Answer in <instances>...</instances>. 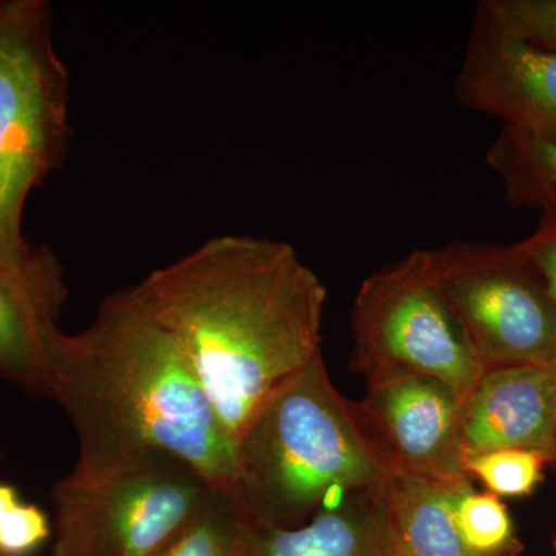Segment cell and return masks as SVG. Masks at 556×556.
I'll return each instance as SVG.
<instances>
[{
    "label": "cell",
    "instance_id": "14",
    "mask_svg": "<svg viewBox=\"0 0 556 556\" xmlns=\"http://www.w3.org/2000/svg\"><path fill=\"white\" fill-rule=\"evenodd\" d=\"M511 207L536 208L556 222V142L503 127L485 153Z\"/></svg>",
    "mask_w": 556,
    "mask_h": 556
},
{
    "label": "cell",
    "instance_id": "9",
    "mask_svg": "<svg viewBox=\"0 0 556 556\" xmlns=\"http://www.w3.org/2000/svg\"><path fill=\"white\" fill-rule=\"evenodd\" d=\"M356 404L365 430L390 475L468 478L464 471L463 402L441 380L393 375L367 380Z\"/></svg>",
    "mask_w": 556,
    "mask_h": 556
},
{
    "label": "cell",
    "instance_id": "8",
    "mask_svg": "<svg viewBox=\"0 0 556 556\" xmlns=\"http://www.w3.org/2000/svg\"><path fill=\"white\" fill-rule=\"evenodd\" d=\"M463 108L503 127L556 142V51L511 30L484 0L477 7L455 83Z\"/></svg>",
    "mask_w": 556,
    "mask_h": 556
},
{
    "label": "cell",
    "instance_id": "20",
    "mask_svg": "<svg viewBox=\"0 0 556 556\" xmlns=\"http://www.w3.org/2000/svg\"><path fill=\"white\" fill-rule=\"evenodd\" d=\"M518 247L540 270L556 302V222L541 218L535 232L518 241Z\"/></svg>",
    "mask_w": 556,
    "mask_h": 556
},
{
    "label": "cell",
    "instance_id": "18",
    "mask_svg": "<svg viewBox=\"0 0 556 556\" xmlns=\"http://www.w3.org/2000/svg\"><path fill=\"white\" fill-rule=\"evenodd\" d=\"M49 536L47 515L21 501L13 485L0 482V556H28Z\"/></svg>",
    "mask_w": 556,
    "mask_h": 556
},
{
    "label": "cell",
    "instance_id": "6",
    "mask_svg": "<svg viewBox=\"0 0 556 556\" xmlns=\"http://www.w3.org/2000/svg\"><path fill=\"white\" fill-rule=\"evenodd\" d=\"M351 367L367 380L430 376L463 404L477 387L484 368L434 280L428 251L376 270L358 288Z\"/></svg>",
    "mask_w": 556,
    "mask_h": 556
},
{
    "label": "cell",
    "instance_id": "11",
    "mask_svg": "<svg viewBox=\"0 0 556 556\" xmlns=\"http://www.w3.org/2000/svg\"><path fill=\"white\" fill-rule=\"evenodd\" d=\"M556 371L514 365L486 369L463 404L464 459L495 450L554 452Z\"/></svg>",
    "mask_w": 556,
    "mask_h": 556
},
{
    "label": "cell",
    "instance_id": "22",
    "mask_svg": "<svg viewBox=\"0 0 556 556\" xmlns=\"http://www.w3.org/2000/svg\"><path fill=\"white\" fill-rule=\"evenodd\" d=\"M554 544H555V548H556V538H555V543Z\"/></svg>",
    "mask_w": 556,
    "mask_h": 556
},
{
    "label": "cell",
    "instance_id": "7",
    "mask_svg": "<svg viewBox=\"0 0 556 556\" xmlns=\"http://www.w3.org/2000/svg\"><path fill=\"white\" fill-rule=\"evenodd\" d=\"M428 258L484 371L514 365L556 371V302L518 243L453 241Z\"/></svg>",
    "mask_w": 556,
    "mask_h": 556
},
{
    "label": "cell",
    "instance_id": "15",
    "mask_svg": "<svg viewBox=\"0 0 556 556\" xmlns=\"http://www.w3.org/2000/svg\"><path fill=\"white\" fill-rule=\"evenodd\" d=\"M247 522L236 495L212 490L195 517L156 556H237Z\"/></svg>",
    "mask_w": 556,
    "mask_h": 556
},
{
    "label": "cell",
    "instance_id": "21",
    "mask_svg": "<svg viewBox=\"0 0 556 556\" xmlns=\"http://www.w3.org/2000/svg\"><path fill=\"white\" fill-rule=\"evenodd\" d=\"M552 464H556V401L554 415V452H552Z\"/></svg>",
    "mask_w": 556,
    "mask_h": 556
},
{
    "label": "cell",
    "instance_id": "10",
    "mask_svg": "<svg viewBox=\"0 0 556 556\" xmlns=\"http://www.w3.org/2000/svg\"><path fill=\"white\" fill-rule=\"evenodd\" d=\"M60 258L36 248L24 265L0 263V376L51 397L50 340L67 300Z\"/></svg>",
    "mask_w": 556,
    "mask_h": 556
},
{
    "label": "cell",
    "instance_id": "1",
    "mask_svg": "<svg viewBox=\"0 0 556 556\" xmlns=\"http://www.w3.org/2000/svg\"><path fill=\"white\" fill-rule=\"evenodd\" d=\"M137 289L177 340L233 447L321 353L328 291L285 241L217 237Z\"/></svg>",
    "mask_w": 556,
    "mask_h": 556
},
{
    "label": "cell",
    "instance_id": "4",
    "mask_svg": "<svg viewBox=\"0 0 556 556\" xmlns=\"http://www.w3.org/2000/svg\"><path fill=\"white\" fill-rule=\"evenodd\" d=\"M68 70L54 49L46 0L0 2V263L24 265L28 197L67 156Z\"/></svg>",
    "mask_w": 556,
    "mask_h": 556
},
{
    "label": "cell",
    "instance_id": "16",
    "mask_svg": "<svg viewBox=\"0 0 556 556\" xmlns=\"http://www.w3.org/2000/svg\"><path fill=\"white\" fill-rule=\"evenodd\" d=\"M456 522L464 546L475 556H518L522 552L510 514L493 493L467 492L457 504Z\"/></svg>",
    "mask_w": 556,
    "mask_h": 556
},
{
    "label": "cell",
    "instance_id": "17",
    "mask_svg": "<svg viewBox=\"0 0 556 556\" xmlns=\"http://www.w3.org/2000/svg\"><path fill=\"white\" fill-rule=\"evenodd\" d=\"M546 464H551L546 456L530 450H495L466 457L464 471L497 497H521L532 495Z\"/></svg>",
    "mask_w": 556,
    "mask_h": 556
},
{
    "label": "cell",
    "instance_id": "13",
    "mask_svg": "<svg viewBox=\"0 0 556 556\" xmlns=\"http://www.w3.org/2000/svg\"><path fill=\"white\" fill-rule=\"evenodd\" d=\"M470 490V478L391 475L380 497L399 555L475 556L464 546L456 522L457 504Z\"/></svg>",
    "mask_w": 556,
    "mask_h": 556
},
{
    "label": "cell",
    "instance_id": "3",
    "mask_svg": "<svg viewBox=\"0 0 556 556\" xmlns=\"http://www.w3.org/2000/svg\"><path fill=\"white\" fill-rule=\"evenodd\" d=\"M236 497L248 515L295 527L391 477L317 354L269 399L236 447Z\"/></svg>",
    "mask_w": 556,
    "mask_h": 556
},
{
    "label": "cell",
    "instance_id": "5",
    "mask_svg": "<svg viewBox=\"0 0 556 556\" xmlns=\"http://www.w3.org/2000/svg\"><path fill=\"white\" fill-rule=\"evenodd\" d=\"M212 490L195 468L169 453L78 457L51 490L56 556H156Z\"/></svg>",
    "mask_w": 556,
    "mask_h": 556
},
{
    "label": "cell",
    "instance_id": "12",
    "mask_svg": "<svg viewBox=\"0 0 556 556\" xmlns=\"http://www.w3.org/2000/svg\"><path fill=\"white\" fill-rule=\"evenodd\" d=\"M380 489L348 496L303 526L266 525L247 514L237 556H401L388 527Z\"/></svg>",
    "mask_w": 556,
    "mask_h": 556
},
{
    "label": "cell",
    "instance_id": "19",
    "mask_svg": "<svg viewBox=\"0 0 556 556\" xmlns=\"http://www.w3.org/2000/svg\"><path fill=\"white\" fill-rule=\"evenodd\" d=\"M485 5L522 38L556 51V0H484Z\"/></svg>",
    "mask_w": 556,
    "mask_h": 556
},
{
    "label": "cell",
    "instance_id": "2",
    "mask_svg": "<svg viewBox=\"0 0 556 556\" xmlns=\"http://www.w3.org/2000/svg\"><path fill=\"white\" fill-rule=\"evenodd\" d=\"M51 397L75 426L79 459L169 453L236 495V447L177 340L137 287L102 302L78 332L50 340Z\"/></svg>",
    "mask_w": 556,
    "mask_h": 556
}]
</instances>
